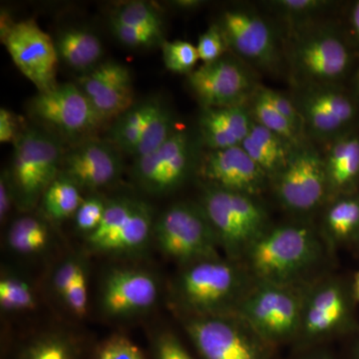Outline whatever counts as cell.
Masks as SVG:
<instances>
[{
	"label": "cell",
	"instance_id": "14",
	"mask_svg": "<svg viewBox=\"0 0 359 359\" xmlns=\"http://www.w3.org/2000/svg\"><path fill=\"white\" fill-rule=\"evenodd\" d=\"M294 87L290 98L301 115L306 139L332 141L346 133L355 118L356 106L339 84Z\"/></svg>",
	"mask_w": 359,
	"mask_h": 359
},
{
	"label": "cell",
	"instance_id": "40",
	"mask_svg": "<svg viewBox=\"0 0 359 359\" xmlns=\"http://www.w3.org/2000/svg\"><path fill=\"white\" fill-rule=\"evenodd\" d=\"M106 205L107 202L99 197L84 199L73 217L78 233L84 235L85 238L94 233L102 223Z\"/></svg>",
	"mask_w": 359,
	"mask_h": 359
},
{
	"label": "cell",
	"instance_id": "13",
	"mask_svg": "<svg viewBox=\"0 0 359 359\" xmlns=\"http://www.w3.org/2000/svg\"><path fill=\"white\" fill-rule=\"evenodd\" d=\"M160 294L159 278L153 271L140 266H115L101 283L99 309L108 320H132L151 313Z\"/></svg>",
	"mask_w": 359,
	"mask_h": 359
},
{
	"label": "cell",
	"instance_id": "5",
	"mask_svg": "<svg viewBox=\"0 0 359 359\" xmlns=\"http://www.w3.org/2000/svg\"><path fill=\"white\" fill-rule=\"evenodd\" d=\"M199 204L211 224L219 250L243 262L250 248L271 226L259 198L204 185Z\"/></svg>",
	"mask_w": 359,
	"mask_h": 359
},
{
	"label": "cell",
	"instance_id": "36",
	"mask_svg": "<svg viewBox=\"0 0 359 359\" xmlns=\"http://www.w3.org/2000/svg\"><path fill=\"white\" fill-rule=\"evenodd\" d=\"M111 20L123 25L163 33L162 18L155 7L147 2L133 1L125 4L116 11Z\"/></svg>",
	"mask_w": 359,
	"mask_h": 359
},
{
	"label": "cell",
	"instance_id": "42",
	"mask_svg": "<svg viewBox=\"0 0 359 359\" xmlns=\"http://www.w3.org/2000/svg\"><path fill=\"white\" fill-rule=\"evenodd\" d=\"M200 60L207 63L214 62L223 57L228 50L224 33L218 25H212L200 35L197 44Z\"/></svg>",
	"mask_w": 359,
	"mask_h": 359
},
{
	"label": "cell",
	"instance_id": "4",
	"mask_svg": "<svg viewBox=\"0 0 359 359\" xmlns=\"http://www.w3.org/2000/svg\"><path fill=\"white\" fill-rule=\"evenodd\" d=\"M351 280L332 271L309 283L304 290L301 323L292 351L330 346L359 332Z\"/></svg>",
	"mask_w": 359,
	"mask_h": 359
},
{
	"label": "cell",
	"instance_id": "20",
	"mask_svg": "<svg viewBox=\"0 0 359 359\" xmlns=\"http://www.w3.org/2000/svg\"><path fill=\"white\" fill-rule=\"evenodd\" d=\"M119 152L110 142H82L63 156L60 174L80 189L99 190L119 179L122 173Z\"/></svg>",
	"mask_w": 359,
	"mask_h": 359
},
{
	"label": "cell",
	"instance_id": "51",
	"mask_svg": "<svg viewBox=\"0 0 359 359\" xmlns=\"http://www.w3.org/2000/svg\"><path fill=\"white\" fill-rule=\"evenodd\" d=\"M356 93H358V95L359 97V77L358 79V82H356Z\"/></svg>",
	"mask_w": 359,
	"mask_h": 359
},
{
	"label": "cell",
	"instance_id": "31",
	"mask_svg": "<svg viewBox=\"0 0 359 359\" xmlns=\"http://www.w3.org/2000/svg\"><path fill=\"white\" fill-rule=\"evenodd\" d=\"M39 297L32 283L11 269H2L0 276V309L6 314L32 313Z\"/></svg>",
	"mask_w": 359,
	"mask_h": 359
},
{
	"label": "cell",
	"instance_id": "46",
	"mask_svg": "<svg viewBox=\"0 0 359 359\" xmlns=\"http://www.w3.org/2000/svg\"><path fill=\"white\" fill-rule=\"evenodd\" d=\"M294 353L292 359H339L330 346L313 347Z\"/></svg>",
	"mask_w": 359,
	"mask_h": 359
},
{
	"label": "cell",
	"instance_id": "24",
	"mask_svg": "<svg viewBox=\"0 0 359 359\" xmlns=\"http://www.w3.org/2000/svg\"><path fill=\"white\" fill-rule=\"evenodd\" d=\"M323 158L330 201L359 192L358 135L344 133L337 137Z\"/></svg>",
	"mask_w": 359,
	"mask_h": 359
},
{
	"label": "cell",
	"instance_id": "3",
	"mask_svg": "<svg viewBox=\"0 0 359 359\" xmlns=\"http://www.w3.org/2000/svg\"><path fill=\"white\" fill-rule=\"evenodd\" d=\"M285 62L294 86L339 84L353 66V51L337 26L318 20L289 28Z\"/></svg>",
	"mask_w": 359,
	"mask_h": 359
},
{
	"label": "cell",
	"instance_id": "47",
	"mask_svg": "<svg viewBox=\"0 0 359 359\" xmlns=\"http://www.w3.org/2000/svg\"><path fill=\"white\" fill-rule=\"evenodd\" d=\"M349 25H351V32L354 39L359 44V0L354 2L349 13Z\"/></svg>",
	"mask_w": 359,
	"mask_h": 359
},
{
	"label": "cell",
	"instance_id": "50",
	"mask_svg": "<svg viewBox=\"0 0 359 359\" xmlns=\"http://www.w3.org/2000/svg\"><path fill=\"white\" fill-rule=\"evenodd\" d=\"M351 283L354 299H355L356 304H359V269L354 273Z\"/></svg>",
	"mask_w": 359,
	"mask_h": 359
},
{
	"label": "cell",
	"instance_id": "26",
	"mask_svg": "<svg viewBox=\"0 0 359 359\" xmlns=\"http://www.w3.org/2000/svg\"><path fill=\"white\" fill-rule=\"evenodd\" d=\"M88 264L79 254H72L57 264L51 275L52 292L71 316L83 318L88 313Z\"/></svg>",
	"mask_w": 359,
	"mask_h": 359
},
{
	"label": "cell",
	"instance_id": "35",
	"mask_svg": "<svg viewBox=\"0 0 359 359\" xmlns=\"http://www.w3.org/2000/svg\"><path fill=\"white\" fill-rule=\"evenodd\" d=\"M175 131L173 115L169 108L160 101L132 156L138 159L151 154L159 149Z\"/></svg>",
	"mask_w": 359,
	"mask_h": 359
},
{
	"label": "cell",
	"instance_id": "17",
	"mask_svg": "<svg viewBox=\"0 0 359 359\" xmlns=\"http://www.w3.org/2000/svg\"><path fill=\"white\" fill-rule=\"evenodd\" d=\"M193 146L183 130H176L159 149L135 159L133 180L144 192L165 195L174 192L193 171Z\"/></svg>",
	"mask_w": 359,
	"mask_h": 359
},
{
	"label": "cell",
	"instance_id": "32",
	"mask_svg": "<svg viewBox=\"0 0 359 359\" xmlns=\"http://www.w3.org/2000/svg\"><path fill=\"white\" fill-rule=\"evenodd\" d=\"M83 200L81 189L67 177L59 174L42 197V209L45 216L52 221H65L75 216Z\"/></svg>",
	"mask_w": 359,
	"mask_h": 359
},
{
	"label": "cell",
	"instance_id": "38",
	"mask_svg": "<svg viewBox=\"0 0 359 359\" xmlns=\"http://www.w3.org/2000/svg\"><path fill=\"white\" fill-rule=\"evenodd\" d=\"M88 359H147L143 351L128 337L122 334L110 335L92 347Z\"/></svg>",
	"mask_w": 359,
	"mask_h": 359
},
{
	"label": "cell",
	"instance_id": "22",
	"mask_svg": "<svg viewBox=\"0 0 359 359\" xmlns=\"http://www.w3.org/2000/svg\"><path fill=\"white\" fill-rule=\"evenodd\" d=\"M92 347L71 330L45 328L14 341L4 359H88Z\"/></svg>",
	"mask_w": 359,
	"mask_h": 359
},
{
	"label": "cell",
	"instance_id": "11",
	"mask_svg": "<svg viewBox=\"0 0 359 359\" xmlns=\"http://www.w3.org/2000/svg\"><path fill=\"white\" fill-rule=\"evenodd\" d=\"M180 318L199 359H273L276 349L237 314Z\"/></svg>",
	"mask_w": 359,
	"mask_h": 359
},
{
	"label": "cell",
	"instance_id": "34",
	"mask_svg": "<svg viewBox=\"0 0 359 359\" xmlns=\"http://www.w3.org/2000/svg\"><path fill=\"white\" fill-rule=\"evenodd\" d=\"M268 4L289 28L321 20V16L334 6V2L327 0H275Z\"/></svg>",
	"mask_w": 359,
	"mask_h": 359
},
{
	"label": "cell",
	"instance_id": "25",
	"mask_svg": "<svg viewBox=\"0 0 359 359\" xmlns=\"http://www.w3.org/2000/svg\"><path fill=\"white\" fill-rule=\"evenodd\" d=\"M318 228L332 254L342 248H355L359 242V192L330 200L321 211Z\"/></svg>",
	"mask_w": 359,
	"mask_h": 359
},
{
	"label": "cell",
	"instance_id": "10",
	"mask_svg": "<svg viewBox=\"0 0 359 359\" xmlns=\"http://www.w3.org/2000/svg\"><path fill=\"white\" fill-rule=\"evenodd\" d=\"M154 241L161 252L179 266L222 255L214 230L199 203L170 205L156 219Z\"/></svg>",
	"mask_w": 359,
	"mask_h": 359
},
{
	"label": "cell",
	"instance_id": "6",
	"mask_svg": "<svg viewBox=\"0 0 359 359\" xmlns=\"http://www.w3.org/2000/svg\"><path fill=\"white\" fill-rule=\"evenodd\" d=\"M306 285L255 280L236 314L273 348L292 346L299 332Z\"/></svg>",
	"mask_w": 359,
	"mask_h": 359
},
{
	"label": "cell",
	"instance_id": "37",
	"mask_svg": "<svg viewBox=\"0 0 359 359\" xmlns=\"http://www.w3.org/2000/svg\"><path fill=\"white\" fill-rule=\"evenodd\" d=\"M162 52L167 69L178 74H190L200 60L197 46L183 40L163 42Z\"/></svg>",
	"mask_w": 359,
	"mask_h": 359
},
{
	"label": "cell",
	"instance_id": "1",
	"mask_svg": "<svg viewBox=\"0 0 359 359\" xmlns=\"http://www.w3.org/2000/svg\"><path fill=\"white\" fill-rule=\"evenodd\" d=\"M332 250L309 219L271 224L243 263L257 282L304 287L328 273Z\"/></svg>",
	"mask_w": 359,
	"mask_h": 359
},
{
	"label": "cell",
	"instance_id": "8",
	"mask_svg": "<svg viewBox=\"0 0 359 359\" xmlns=\"http://www.w3.org/2000/svg\"><path fill=\"white\" fill-rule=\"evenodd\" d=\"M271 188L278 204L299 219H309L323 211L330 201L325 158L309 139L292 147L287 164Z\"/></svg>",
	"mask_w": 359,
	"mask_h": 359
},
{
	"label": "cell",
	"instance_id": "29",
	"mask_svg": "<svg viewBox=\"0 0 359 359\" xmlns=\"http://www.w3.org/2000/svg\"><path fill=\"white\" fill-rule=\"evenodd\" d=\"M58 57L76 71L87 72L100 65L103 46L94 33L84 29H67L55 41Z\"/></svg>",
	"mask_w": 359,
	"mask_h": 359
},
{
	"label": "cell",
	"instance_id": "43",
	"mask_svg": "<svg viewBox=\"0 0 359 359\" xmlns=\"http://www.w3.org/2000/svg\"><path fill=\"white\" fill-rule=\"evenodd\" d=\"M264 95L269 99V102L275 106L276 110L280 113L285 118L289 120L292 125L301 131L304 135V125H302V120L301 115H299V111L295 107L294 101L292 100L290 97L283 95L280 92L276 91V90L266 88V87H262ZM306 136V135H304Z\"/></svg>",
	"mask_w": 359,
	"mask_h": 359
},
{
	"label": "cell",
	"instance_id": "18",
	"mask_svg": "<svg viewBox=\"0 0 359 359\" xmlns=\"http://www.w3.org/2000/svg\"><path fill=\"white\" fill-rule=\"evenodd\" d=\"M188 81L203 108L245 105L257 88L250 66L226 55L194 70Z\"/></svg>",
	"mask_w": 359,
	"mask_h": 359
},
{
	"label": "cell",
	"instance_id": "30",
	"mask_svg": "<svg viewBox=\"0 0 359 359\" xmlns=\"http://www.w3.org/2000/svg\"><path fill=\"white\" fill-rule=\"evenodd\" d=\"M159 103L157 99H149L132 106L124 114L115 119L114 125L110 129L108 142L118 150L132 155Z\"/></svg>",
	"mask_w": 359,
	"mask_h": 359
},
{
	"label": "cell",
	"instance_id": "41",
	"mask_svg": "<svg viewBox=\"0 0 359 359\" xmlns=\"http://www.w3.org/2000/svg\"><path fill=\"white\" fill-rule=\"evenodd\" d=\"M110 25L116 39L132 48H148L159 42H164L162 41L163 33L123 25L113 20H111Z\"/></svg>",
	"mask_w": 359,
	"mask_h": 359
},
{
	"label": "cell",
	"instance_id": "33",
	"mask_svg": "<svg viewBox=\"0 0 359 359\" xmlns=\"http://www.w3.org/2000/svg\"><path fill=\"white\" fill-rule=\"evenodd\" d=\"M250 116L257 124L282 137L285 141L289 142L290 145L294 146L306 140V137L295 128L294 125L285 119L276 109L275 106L269 102L264 94L262 86H257L254 93L250 96Z\"/></svg>",
	"mask_w": 359,
	"mask_h": 359
},
{
	"label": "cell",
	"instance_id": "12",
	"mask_svg": "<svg viewBox=\"0 0 359 359\" xmlns=\"http://www.w3.org/2000/svg\"><path fill=\"white\" fill-rule=\"evenodd\" d=\"M230 48L250 68L278 72L285 62L283 36L273 21L250 7L228 9L219 22Z\"/></svg>",
	"mask_w": 359,
	"mask_h": 359
},
{
	"label": "cell",
	"instance_id": "7",
	"mask_svg": "<svg viewBox=\"0 0 359 359\" xmlns=\"http://www.w3.org/2000/svg\"><path fill=\"white\" fill-rule=\"evenodd\" d=\"M62 147L55 137L39 128L21 132L14 143L11 169L7 170L16 207L30 212L61 171Z\"/></svg>",
	"mask_w": 359,
	"mask_h": 359
},
{
	"label": "cell",
	"instance_id": "15",
	"mask_svg": "<svg viewBox=\"0 0 359 359\" xmlns=\"http://www.w3.org/2000/svg\"><path fill=\"white\" fill-rule=\"evenodd\" d=\"M29 112L37 121L68 139L91 136L106 123L77 84H58L33 97Z\"/></svg>",
	"mask_w": 359,
	"mask_h": 359
},
{
	"label": "cell",
	"instance_id": "9",
	"mask_svg": "<svg viewBox=\"0 0 359 359\" xmlns=\"http://www.w3.org/2000/svg\"><path fill=\"white\" fill-rule=\"evenodd\" d=\"M156 219L151 205L137 198L107 201L102 223L85 238L91 254L114 257L140 256L154 240Z\"/></svg>",
	"mask_w": 359,
	"mask_h": 359
},
{
	"label": "cell",
	"instance_id": "27",
	"mask_svg": "<svg viewBox=\"0 0 359 359\" xmlns=\"http://www.w3.org/2000/svg\"><path fill=\"white\" fill-rule=\"evenodd\" d=\"M250 159L268 175L269 182L282 171L287 164L294 146L273 132L252 120L249 135L242 143Z\"/></svg>",
	"mask_w": 359,
	"mask_h": 359
},
{
	"label": "cell",
	"instance_id": "39",
	"mask_svg": "<svg viewBox=\"0 0 359 359\" xmlns=\"http://www.w3.org/2000/svg\"><path fill=\"white\" fill-rule=\"evenodd\" d=\"M151 359H199L172 330L162 328L150 335Z\"/></svg>",
	"mask_w": 359,
	"mask_h": 359
},
{
	"label": "cell",
	"instance_id": "44",
	"mask_svg": "<svg viewBox=\"0 0 359 359\" xmlns=\"http://www.w3.org/2000/svg\"><path fill=\"white\" fill-rule=\"evenodd\" d=\"M13 205H16L15 196L6 170L0 177V221L2 224L6 222Z\"/></svg>",
	"mask_w": 359,
	"mask_h": 359
},
{
	"label": "cell",
	"instance_id": "21",
	"mask_svg": "<svg viewBox=\"0 0 359 359\" xmlns=\"http://www.w3.org/2000/svg\"><path fill=\"white\" fill-rule=\"evenodd\" d=\"M77 85L105 122L117 119L134 105L130 71L115 61L100 63Z\"/></svg>",
	"mask_w": 359,
	"mask_h": 359
},
{
	"label": "cell",
	"instance_id": "19",
	"mask_svg": "<svg viewBox=\"0 0 359 359\" xmlns=\"http://www.w3.org/2000/svg\"><path fill=\"white\" fill-rule=\"evenodd\" d=\"M204 185L261 197L271 182L242 146L209 151L198 169Z\"/></svg>",
	"mask_w": 359,
	"mask_h": 359
},
{
	"label": "cell",
	"instance_id": "52",
	"mask_svg": "<svg viewBox=\"0 0 359 359\" xmlns=\"http://www.w3.org/2000/svg\"><path fill=\"white\" fill-rule=\"evenodd\" d=\"M354 249H356V250H358V252H359V242H358V244L356 245V247L354 248Z\"/></svg>",
	"mask_w": 359,
	"mask_h": 359
},
{
	"label": "cell",
	"instance_id": "28",
	"mask_svg": "<svg viewBox=\"0 0 359 359\" xmlns=\"http://www.w3.org/2000/svg\"><path fill=\"white\" fill-rule=\"evenodd\" d=\"M52 245L50 226L39 217H20L9 226L6 235V245L13 255L32 257L43 254Z\"/></svg>",
	"mask_w": 359,
	"mask_h": 359
},
{
	"label": "cell",
	"instance_id": "2",
	"mask_svg": "<svg viewBox=\"0 0 359 359\" xmlns=\"http://www.w3.org/2000/svg\"><path fill=\"white\" fill-rule=\"evenodd\" d=\"M255 278L243 262L221 256L180 266L172 283V301L179 316L237 313Z\"/></svg>",
	"mask_w": 359,
	"mask_h": 359
},
{
	"label": "cell",
	"instance_id": "48",
	"mask_svg": "<svg viewBox=\"0 0 359 359\" xmlns=\"http://www.w3.org/2000/svg\"><path fill=\"white\" fill-rule=\"evenodd\" d=\"M346 359H359V332L347 339Z\"/></svg>",
	"mask_w": 359,
	"mask_h": 359
},
{
	"label": "cell",
	"instance_id": "16",
	"mask_svg": "<svg viewBox=\"0 0 359 359\" xmlns=\"http://www.w3.org/2000/svg\"><path fill=\"white\" fill-rule=\"evenodd\" d=\"M2 41L18 70L39 90L57 86L58 53L55 42L32 20L4 25Z\"/></svg>",
	"mask_w": 359,
	"mask_h": 359
},
{
	"label": "cell",
	"instance_id": "23",
	"mask_svg": "<svg viewBox=\"0 0 359 359\" xmlns=\"http://www.w3.org/2000/svg\"><path fill=\"white\" fill-rule=\"evenodd\" d=\"M252 119L248 106L204 108L201 114V137L209 151L242 145L249 135Z\"/></svg>",
	"mask_w": 359,
	"mask_h": 359
},
{
	"label": "cell",
	"instance_id": "49",
	"mask_svg": "<svg viewBox=\"0 0 359 359\" xmlns=\"http://www.w3.org/2000/svg\"><path fill=\"white\" fill-rule=\"evenodd\" d=\"M203 1L199 0H179V1H175V6L180 7L183 9H194L197 8L198 6H202Z\"/></svg>",
	"mask_w": 359,
	"mask_h": 359
},
{
	"label": "cell",
	"instance_id": "45",
	"mask_svg": "<svg viewBox=\"0 0 359 359\" xmlns=\"http://www.w3.org/2000/svg\"><path fill=\"white\" fill-rule=\"evenodd\" d=\"M20 134L15 116L6 108H1L0 109V142L2 144H14Z\"/></svg>",
	"mask_w": 359,
	"mask_h": 359
}]
</instances>
